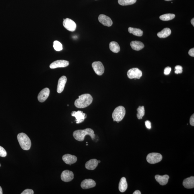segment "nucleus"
<instances>
[{
	"instance_id": "1",
	"label": "nucleus",
	"mask_w": 194,
	"mask_h": 194,
	"mask_svg": "<svg viewBox=\"0 0 194 194\" xmlns=\"http://www.w3.org/2000/svg\"><path fill=\"white\" fill-rule=\"evenodd\" d=\"M93 101V98L89 94H83L79 96L78 99L75 100V105L79 108H84L90 105Z\"/></svg>"
},
{
	"instance_id": "2",
	"label": "nucleus",
	"mask_w": 194,
	"mask_h": 194,
	"mask_svg": "<svg viewBox=\"0 0 194 194\" xmlns=\"http://www.w3.org/2000/svg\"><path fill=\"white\" fill-rule=\"evenodd\" d=\"M86 135H90L93 140H94L95 136L94 131L90 128H87L83 130H77L74 132L73 133L74 138L76 140L79 141H83L85 136Z\"/></svg>"
},
{
	"instance_id": "3",
	"label": "nucleus",
	"mask_w": 194,
	"mask_h": 194,
	"mask_svg": "<svg viewBox=\"0 0 194 194\" xmlns=\"http://www.w3.org/2000/svg\"><path fill=\"white\" fill-rule=\"evenodd\" d=\"M17 137L19 145L23 150H30L32 145V142L28 135L25 133H21L18 134Z\"/></svg>"
},
{
	"instance_id": "4",
	"label": "nucleus",
	"mask_w": 194,
	"mask_h": 194,
	"mask_svg": "<svg viewBox=\"0 0 194 194\" xmlns=\"http://www.w3.org/2000/svg\"><path fill=\"white\" fill-rule=\"evenodd\" d=\"M125 110L123 106H120L116 108L112 114L114 121L119 122L122 121L125 114Z\"/></svg>"
},
{
	"instance_id": "5",
	"label": "nucleus",
	"mask_w": 194,
	"mask_h": 194,
	"mask_svg": "<svg viewBox=\"0 0 194 194\" xmlns=\"http://www.w3.org/2000/svg\"><path fill=\"white\" fill-rule=\"evenodd\" d=\"M162 159V155L158 153H150L146 157L147 162L150 164H155L160 162Z\"/></svg>"
},
{
	"instance_id": "6",
	"label": "nucleus",
	"mask_w": 194,
	"mask_h": 194,
	"mask_svg": "<svg viewBox=\"0 0 194 194\" xmlns=\"http://www.w3.org/2000/svg\"><path fill=\"white\" fill-rule=\"evenodd\" d=\"M142 71L138 68H133L129 70L127 72V76L130 79H139L142 76Z\"/></svg>"
},
{
	"instance_id": "7",
	"label": "nucleus",
	"mask_w": 194,
	"mask_h": 194,
	"mask_svg": "<svg viewBox=\"0 0 194 194\" xmlns=\"http://www.w3.org/2000/svg\"><path fill=\"white\" fill-rule=\"evenodd\" d=\"M92 66L95 72L97 75H101L104 73V67L101 62H95L92 63Z\"/></svg>"
},
{
	"instance_id": "8",
	"label": "nucleus",
	"mask_w": 194,
	"mask_h": 194,
	"mask_svg": "<svg viewBox=\"0 0 194 194\" xmlns=\"http://www.w3.org/2000/svg\"><path fill=\"white\" fill-rule=\"evenodd\" d=\"M63 25L67 30L71 32H74L76 28V24L74 21L69 18L64 20Z\"/></svg>"
},
{
	"instance_id": "9",
	"label": "nucleus",
	"mask_w": 194,
	"mask_h": 194,
	"mask_svg": "<svg viewBox=\"0 0 194 194\" xmlns=\"http://www.w3.org/2000/svg\"><path fill=\"white\" fill-rule=\"evenodd\" d=\"M71 115L75 117V121L77 124L82 123L86 118V114L83 113L81 111H73L71 112Z\"/></svg>"
},
{
	"instance_id": "10",
	"label": "nucleus",
	"mask_w": 194,
	"mask_h": 194,
	"mask_svg": "<svg viewBox=\"0 0 194 194\" xmlns=\"http://www.w3.org/2000/svg\"><path fill=\"white\" fill-rule=\"evenodd\" d=\"M69 65V62L65 60H57L50 64V68L51 69H55L58 68H63L67 67Z\"/></svg>"
},
{
	"instance_id": "11",
	"label": "nucleus",
	"mask_w": 194,
	"mask_h": 194,
	"mask_svg": "<svg viewBox=\"0 0 194 194\" xmlns=\"http://www.w3.org/2000/svg\"><path fill=\"white\" fill-rule=\"evenodd\" d=\"M74 178V174L72 172L69 170L63 171L61 175V179L63 181L67 182L72 180Z\"/></svg>"
},
{
	"instance_id": "12",
	"label": "nucleus",
	"mask_w": 194,
	"mask_h": 194,
	"mask_svg": "<svg viewBox=\"0 0 194 194\" xmlns=\"http://www.w3.org/2000/svg\"><path fill=\"white\" fill-rule=\"evenodd\" d=\"M50 94V90L48 88H44L42 90L38 95V100L39 102H43L45 101L48 98Z\"/></svg>"
},
{
	"instance_id": "13",
	"label": "nucleus",
	"mask_w": 194,
	"mask_h": 194,
	"mask_svg": "<svg viewBox=\"0 0 194 194\" xmlns=\"http://www.w3.org/2000/svg\"><path fill=\"white\" fill-rule=\"evenodd\" d=\"M98 19L100 22L104 26L110 27L112 24V21L111 18L106 15L101 14L99 16Z\"/></svg>"
},
{
	"instance_id": "14",
	"label": "nucleus",
	"mask_w": 194,
	"mask_h": 194,
	"mask_svg": "<svg viewBox=\"0 0 194 194\" xmlns=\"http://www.w3.org/2000/svg\"><path fill=\"white\" fill-rule=\"evenodd\" d=\"M96 185V182L94 180L89 179L83 180L81 182V186L83 189H87L94 187Z\"/></svg>"
},
{
	"instance_id": "15",
	"label": "nucleus",
	"mask_w": 194,
	"mask_h": 194,
	"mask_svg": "<svg viewBox=\"0 0 194 194\" xmlns=\"http://www.w3.org/2000/svg\"><path fill=\"white\" fill-rule=\"evenodd\" d=\"M62 159L66 164L71 166V164H74L76 162L77 159L76 156L75 155L67 154L63 155L62 157Z\"/></svg>"
},
{
	"instance_id": "16",
	"label": "nucleus",
	"mask_w": 194,
	"mask_h": 194,
	"mask_svg": "<svg viewBox=\"0 0 194 194\" xmlns=\"http://www.w3.org/2000/svg\"><path fill=\"white\" fill-rule=\"evenodd\" d=\"M67 81V77L65 76H62L60 78L58 81L57 88L58 93H61L63 92Z\"/></svg>"
},
{
	"instance_id": "17",
	"label": "nucleus",
	"mask_w": 194,
	"mask_h": 194,
	"mask_svg": "<svg viewBox=\"0 0 194 194\" xmlns=\"http://www.w3.org/2000/svg\"><path fill=\"white\" fill-rule=\"evenodd\" d=\"M169 178V176L168 175H165L162 176L156 175L155 176V179L162 186L166 185L167 184Z\"/></svg>"
},
{
	"instance_id": "18",
	"label": "nucleus",
	"mask_w": 194,
	"mask_h": 194,
	"mask_svg": "<svg viewBox=\"0 0 194 194\" xmlns=\"http://www.w3.org/2000/svg\"><path fill=\"white\" fill-rule=\"evenodd\" d=\"M98 161L96 159H92L88 161L85 164V168L89 170H94L98 166Z\"/></svg>"
},
{
	"instance_id": "19",
	"label": "nucleus",
	"mask_w": 194,
	"mask_h": 194,
	"mask_svg": "<svg viewBox=\"0 0 194 194\" xmlns=\"http://www.w3.org/2000/svg\"><path fill=\"white\" fill-rule=\"evenodd\" d=\"M183 184L184 187L187 189H193L194 187V177L191 176V177L186 178L184 179Z\"/></svg>"
},
{
	"instance_id": "20",
	"label": "nucleus",
	"mask_w": 194,
	"mask_h": 194,
	"mask_svg": "<svg viewBox=\"0 0 194 194\" xmlns=\"http://www.w3.org/2000/svg\"><path fill=\"white\" fill-rule=\"evenodd\" d=\"M130 45L132 48L136 51H139L144 47V45L142 42L139 41H132Z\"/></svg>"
},
{
	"instance_id": "21",
	"label": "nucleus",
	"mask_w": 194,
	"mask_h": 194,
	"mask_svg": "<svg viewBox=\"0 0 194 194\" xmlns=\"http://www.w3.org/2000/svg\"><path fill=\"white\" fill-rule=\"evenodd\" d=\"M128 187V184L125 177H122L119 182V189L121 192H124L127 190Z\"/></svg>"
},
{
	"instance_id": "22",
	"label": "nucleus",
	"mask_w": 194,
	"mask_h": 194,
	"mask_svg": "<svg viewBox=\"0 0 194 194\" xmlns=\"http://www.w3.org/2000/svg\"><path fill=\"white\" fill-rule=\"evenodd\" d=\"M171 34V30L169 28H166L157 34L159 38H165L168 37Z\"/></svg>"
},
{
	"instance_id": "23",
	"label": "nucleus",
	"mask_w": 194,
	"mask_h": 194,
	"mask_svg": "<svg viewBox=\"0 0 194 194\" xmlns=\"http://www.w3.org/2000/svg\"><path fill=\"white\" fill-rule=\"evenodd\" d=\"M109 48L110 50L114 53H118L120 50L119 44L115 42H110Z\"/></svg>"
},
{
	"instance_id": "24",
	"label": "nucleus",
	"mask_w": 194,
	"mask_h": 194,
	"mask_svg": "<svg viewBox=\"0 0 194 194\" xmlns=\"http://www.w3.org/2000/svg\"><path fill=\"white\" fill-rule=\"evenodd\" d=\"M129 32L130 34H132L134 35L137 36H141L143 34V32L141 29L134 28L129 27Z\"/></svg>"
},
{
	"instance_id": "25",
	"label": "nucleus",
	"mask_w": 194,
	"mask_h": 194,
	"mask_svg": "<svg viewBox=\"0 0 194 194\" xmlns=\"http://www.w3.org/2000/svg\"><path fill=\"white\" fill-rule=\"evenodd\" d=\"M175 15L174 14L168 13V14L161 15L160 16V19L162 21H168L172 20L175 18Z\"/></svg>"
},
{
	"instance_id": "26",
	"label": "nucleus",
	"mask_w": 194,
	"mask_h": 194,
	"mask_svg": "<svg viewBox=\"0 0 194 194\" xmlns=\"http://www.w3.org/2000/svg\"><path fill=\"white\" fill-rule=\"evenodd\" d=\"M137 117L139 119H141L145 115V108L144 106H139L137 109Z\"/></svg>"
},
{
	"instance_id": "27",
	"label": "nucleus",
	"mask_w": 194,
	"mask_h": 194,
	"mask_svg": "<svg viewBox=\"0 0 194 194\" xmlns=\"http://www.w3.org/2000/svg\"><path fill=\"white\" fill-rule=\"evenodd\" d=\"M137 0H118V3L121 5H128L134 4Z\"/></svg>"
},
{
	"instance_id": "28",
	"label": "nucleus",
	"mask_w": 194,
	"mask_h": 194,
	"mask_svg": "<svg viewBox=\"0 0 194 194\" xmlns=\"http://www.w3.org/2000/svg\"><path fill=\"white\" fill-rule=\"evenodd\" d=\"M53 47L56 51H60L63 49L62 45L58 41H55L53 42Z\"/></svg>"
},
{
	"instance_id": "29",
	"label": "nucleus",
	"mask_w": 194,
	"mask_h": 194,
	"mask_svg": "<svg viewBox=\"0 0 194 194\" xmlns=\"http://www.w3.org/2000/svg\"><path fill=\"white\" fill-rule=\"evenodd\" d=\"M7 153L5 149L1 146H0V156L5 157L7 156Z\"/></svg>"
},
{
	"instance_id": "30",
	"label": "nucleus",
	"mask_w": 194,
	"mask_h": 194,
	"mask_svg": "<svg viewBox=\"0 0 194 194\" xmlns=\"http://www.w3.org/2000/svg\"><path fill=\"white\" fill-rule=\"evenodd\" d=\"M34 193V192L32 189H26L24 190V191L22 192L21 194H33Z\"/></svg>"
},
{
	"instance_id": "31",
	"label": "nucleus",
	"mask_w": 194,
	"mask_h": 194,
	"mask_svg": "<svg viewBox=\"0 0 194 194\" xmlns=\"http://www.w3.org/2000/svg\"><path fill=\"white\" fill-rule=\"evenodd\" d=\"M172 70L171 68L168 67L165 68L164 70V74L165 75H169Z\"/></svg>"
},
{
	"instance_id": "32",
	"label": "nucleus",
	"mask_w": 194,
	"mask_h": 194,
	"mask_svg": "<svg viewBox=\"0 0 194 194\" xmlns=\"http://www.w3.org/2000/svg\"><path fill=\"white\" fill-rule=\"evenodd\" d=\"M190 124L192 126H194V114L191 116L190 118Z\"/></svg>"
},
{
	"instance_id": "33",
	"label": "nucleus",
	"mask_w": 194,
	"mask_h": 194,
	"mask_svg": "<svg viewBox=\"0 0 194 194\" xmlns=\"http://www.w3.org/2000/svg\"><path fill=\"white\" fill-rule=\"evenodd\" d=\"M145 125L147 129H150L151 128V123L149 121H146L145 122Z\"/></svg>"
},
{
	"instance_id": "34",
	"label": "nucleus",
	"mask_w": 194,
	"mask_h": 194,
	"mask_svg": "<svg viewBox=\"0 0 194 194\" xmlns=\"http://www.w3.org/2000/svg\"><path fill=\"white\" fill-rule=\"evenodd\" d=\"M189 54L190 56H191V57H194V48H191V49H190L189 50Z\"/></svg>"
},
{
	"instance_id": "35",
	"label": "nucleus",
	"mask_w": 194,
	"mask_h": 194,
	"mask_svg": "<svg viewBox=\"0 0 194 194\" xmlns=\"http://www.w3.org/2000/svg\"><path fill=\"white\" fill-rule=\"evenodd\" d=\"M183 72V70H175V73L178 74L182 73Z\"/></svg>"
},
{
	"instance_id": "36",
	"label": "nucleus",
	"mask_w": 194,
	"mask_h": 194,
	"mask_svg": "<svg viewBox=\"0 0 194 194\" xmlns=\"http://www.w3.org/2000/svg\"><path fill=\"white\" fill-rule=\"evenodd\" d=\"M175 70H183V68L181 66L178 65L176 66L175 68Z\"/></svg>"
},
{
	"instance_id": "37",
	"label": "nucleus",
	"mask_w": 194,
	"mask_h": 194,
	"mask_svg": "<svg viewBox=\"0 0 194 194\" xmlns=\"http://www.w3.org/2000/svg\"><path fill=\"white\" fill-rule=\"evenodd\" d=\"M141 192L139 190H136L135 192H134L133 194H141Z\"/></svg>"
},
{
	"instance_id": "38",
	"label": "nucleus",
	"mask_w": 194,
	"mask_h": 194,
	"mask_svg": "<svg viewBox=\"0 0 194 194\" xmlns=\"http://www.w3.org/2000/svg\"><path fill=\"white\" fill-rule=\"evenodd\" d=\"M191 23L192 25H193V26H194V18H193L192 19L191 21Z\"/></svg>"
},
{
	"instance_id": "39",
	"label": "nucleus",
	"mask_w": 194,
	"mask_h": 194,
	"mask_svg": "<svg viewBox=\"0 0 194 194\" xmlns=\"http://www.w3.org/2000/svg\"><path fill=\"white\" fill-rule=\"evenodd\" d=\"M3 194V191L2 189V188L0 186V194Z\"/></svg>"
},
{
	"instance_id": "40",
	"label": "nucleus",
	"mask_w": 194,
	"mask_h": 194,
	"mask_svg": "<svg viewBox=\"0 0 194 194\" xmlns=\"http://www.w3.org/2000/svg\"><path fill=\"white\" fill-rule=\"evenodd\" d=\"M165 1H172V0H165Z\"/></svg>"
},
{
	"instance_id": "41",
	"label": "nucleus",
	"mask_w": 194,
	"mask_h": 194,
	"mask_svg": "<svg viewBox=\"0 0 194 194\" xmlns=\"http://www.w3.org/2000/svg\"><path fill=\"white\" fill-rule=\"evenodd\" d=\"M98 162L99 163L100 162V160L98 161Z\"/></svg>"
},
{
	"instance_id": "42",
	"label": "nucleus",
	"mask_w": 194,
	"mask_h": 194,
	"mask_svg": "<svg viewBox=\"0 0 194 194\" xmlns=\"http://www.w3.org/2000/svg\"><path fill=\"white\" fill-rule=\"evenodd\" d=\"M86 146H88V144H87H87H86Z\"/></svg>"
},
{
	"instance_id": "43",
	"label": "nucleus",
	"mask_w": 194,
	"mask_h": 194,
	"mask_svg": "<svg viewBox=\"0 0 194 194\" xmlns=\"http://www.w3.org/2000/svg\"><path fill=\"white\" fill-rule=\"evenodd\" d=\"M1 166V164H0V166Z\"/></svg>"
}]
</instances>
